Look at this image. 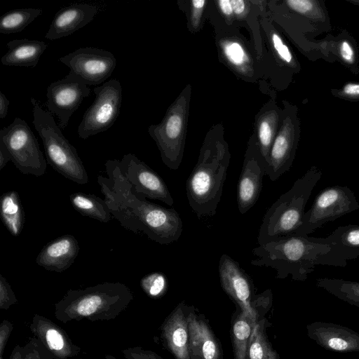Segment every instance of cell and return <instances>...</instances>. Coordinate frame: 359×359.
Segmentation results:
<instances>
[{"instance_id": "6da1fadb", "label": "cell", "mask_w": 359, "mask_h": 359, "mask_svg": "<svg viewBox=\"0 0 359 359\" xmlns=\"http://www.w3.org/2000/svg\"><path fill=\"white\" fill-rule=\"evenodd\" d=\"M107 176H97V183L112 215L125 229L145 234L161 245L177 241L183 222L174 208H166L137 194L126 179L120 160H107Z\"/></svg>"}, {"instance_id": "7a4b0ae2", "label": "cell", "mask_w": 359, "mask_h": 359, "mask_svg": "<svg viewBox=\"0 0 359 359\" xmlns=\"http://www.w3.org/2000/svg\"><path fill=\"white\" fill-rule=\"evenodd\" d=\"M252 252L257 258L250 264L274 269L278 279L290 275L294 280L304 281L318 265L344 267L347 264L331 245L305 235L281 236L259 245Z\"/></svg>"}, {"instance_id": "3957f363", "label": "cell", "mask_w": 359, "mask_h": 359, "mask_svg": "<svg viewBox=\"0 0 359 359\" xmlns=\"http://www.w3.org/2000/svg\"><path fill=\"white\" fill-rule=\"evenodd\" d=\"M230 157L223 136L215 133H208L198 161L186 182L189 205L198 218L215 215L222 195Z\"/></svg>"}, {"instance_id": "277c9868", "label": "cell", "mask_w": 359, "mask_h": 359, "mask_svg": "<svg viewBox=\"0 0 359 359\" xmlns=\"http://www.w3.org/2000/svg\"><path fill=\"white\" fill-rule=\"evenodd\" d=\"M133 299L130 289L119 282H105L83 289L69 290L54 305L60 322L111 320L118 317Z\"/></svg>"}, {"instance_id": "5b68a950", "label": "cell", "mask_w": 359, "mask_h": 359, "mask_svg": "<svg viewBox=\"0 0 359 359\" xmlns=\"http://www.w3.org/2000/svg\"><path fill=\"white\" fill-rule=\"evenodd\" d=\"M322 174L318 167L311 166L271 205L259 227V245L297 232L302 226L307 201Z\"/></svg>"}, {"instance_id": "8992f818", "label": "cell", "mask_w": 359, "mask_h": 359, "mask_svg": "<svg viewBox=\"0 0 359 359\" xmlns=\"http://www.w3.org/2000/svg\"><path fill=\"white\" fill-rule=\"evenodd\" d=\"M33 123L40 136L48 163L58 173L79 184L88 182L86 170L76 148L64 136L53 114L43 109L34 97Z\"/></svg>"}, {"instance_id": "52a82bcc", "label": "cell", "mask_w": 359, "mask_h": 359, "mask_svg": "<svg viewBox=\"0 0 359 359\" xmlns=\"http://www.w3.org/2000/svg\"><path fill=\"white\" fill-rule=\"evenodd\" d=\"M189 97V90H185L168 109L162 121L149 128L163 162L173 170L178 169L183 157Z\"/></svg>"}, {"instance_id": "ba28073f", "label": "cell", "mask_w": 359, "mask_h": 359, "mask_svg": "<svg viewBox=\"0 0 359 359\" xmlns=\"http://www.w3.org/2000/svg\"><path fill=\"white\" fill-rule=\"evenodd\" d=\"M0 140L7 147L11 161L25 175L40 177L46 173V161L38 140L28 124L16 117L0 130Z\"/></svg>"}, {"instance_id": "9c48e42d", "label": "cell", "mask_w": 359, "mask_h": 359, "mask_svg": "<svg viewBox=\"0 0 359 359\" xmlns=\"http://www.w3.org/2000/svg\"><path fill=\"white\" fill-rule=\"evenodd\" d=\"M358 209L359 203L350 188L339 185L326 187L316 196L295 234L309 236L325 224Z\"/></svg>"}, {"instance_id": "30bf717a", "label": "cell", "mask_w": 359, "mask_h": 359, "mask_svg": "<svg viewBox=\"0 0 359 359\" xmlns=\"http://www.w3.org/2000/svg\"><path fill=\"white\" fill-rule=\"evenodd\" d=\"M95 98L85 111L78 127V135L86 140L107 130L116 121L122 102V87L116 79H110L93 89Z\"/></svg>"}, {"instance_id": "8fae6325", "label": "cell", "mask_w": 359, "mask_h": 359, "mask_svg": "<svg viewBox=\"0 0 359 359\" xmlns=\"http://www.w3.org/2000/svg\"><path fill=\"white\" fill-rule=\"evenodd\" d=\"M300 136L297 107L285 102L276 135L266 161V173L274 182L288 171L294 161Z\"/></svg>"}, {"instance_id": "7c38bea8", "label": "cell", "mask_w": 359, "mask_h": 359, "mask_svg": "<svg viewBox=\"0 0 359 359\" xmlns=\"http://www.w3.org/2000/svg\"><path fill=\"white\" fill-rule=\"evenodd\" d=\"M90 93L88 86L71 72L65 78L48 86L46 106L50 114L58 118L57 125L60 129L67 127L72 115Z\"/></svg>"}, {"instance_id": "4fadbf2b", "label": "cell", "mask_w": 359, "mask_h": 359, "mask_svg": "<svg viewBox=\"0 0 359 359\" xmlns=\"http://www.w3.org/2000/svg\"><path fill=\"white\" fill-rule=\"evenodd\" d=\"M59 60L88 86L103 83L116 66V59L111 52L92 47L76 49Z\"/></svg>"}, {"instance_id": "5bb4252c", "label": "cell", "mask_w": 359, "mask_h": 359, "mask_svg": "<svg viewBox=\"0 0 359 359\" xmlns=\"http://www.w3.org/2000/svg\"><path fill=\"white\" fill-rule=\"evenodd\" d=\"M220 285L224 292L234 302L236 307L250 318L255 325L257 318L252 309L255 288L250 276L238 262L227 255H222L219 262Z\"/></svg>"}, {"instance_id": "9a60e30c", "label": "cell", "mask_w": 359, "mask_h": 359, "mask_svg": "<svg viewBox=\"0 0 359 359\" xmlns=\"http://www.w3.org/2000/svg\"><path fill=\"white\" fill-rule=\"evenodd\" d=\"M266 173V159L259 149L256 138L252 137L246 149L237 184V203L240 213H246L257 203Z\"/></svg>"}, {"instance_id": "2e32d148", "label": "cell", "mask_w": 359, "mask_h": 359, "mask_svg": "<svg viewBox=\"0 0 359 359\" xmlns=\"http://www.w3.org/2000/svg\"><path fill=\"white\" fill-rule=\"evenodd\" d=\"M120 165L134 191L147 198L161 201L168 205L174 203L163 180L144 162L133 154H125Z\"/></svg>"}, {"instance_id": "e0dca14e", "label": "cell", "mask_w": 359, "mask_h": 359, "mask_svg": "<svg viewBox=\"0 0 359 359\" xmlns=\"http://www.w3.org/2000/svg\"><path fill=\"white\" fill-rule=\"evenodd\" d=\"M29 329L53 359H72L80 353L81 348L73 342L67 333L45 316L34 315Z\"/></svg>"}, {"instance_id": "ac0fdd59", "label": "cell", "mask_w": 359, "mask_h": 359, "mask_svg": "<svg viewBox=\"0 0 359 359\" xmlns=\"http://www.w3.org/2000/svg\"><path fill=\"white\" fill-rule=\"evenodd\" d=\"M189 305L180 302L160 326V340L174 359H191L188 311Z\"/></svg>"}, {"instance_id": "d6986e66", "label": "cell", "mask_w": 359, "mask_h": 359, "mask_svg": "<svg viewBox=\"0 0 359 359\" xmlns=\"http://www.w3.org/2000/svg\"><path fill=\"white\" fill-rule=\"evenodd\" d=\"M191 359H223L222 346L208 320L189 305L188 311Z\"/></svg>"}, {"instance_id": "ffe728a7", "label": "cell", "mask_w": 359, "mask_h": 359, "mask_svg": "<svg viewBox=\"0 0 359 359\" xmlns=\"http://www.w3.org/2000/svg\"><path fill=\"white\" fill-rule=\"evenodd\" d=\"M310 339L321 347L335 351H359V333L330 323L314 322L306 326Z\"/></svg>"}, {"instance_id": "44dd1931", "label": "cell", "mask_w": 359, "mask_h": 359, "mask_svg": "<svg viewBox=\"0 0 359 359\" xmlns=\"http://www.w3.org/2000/svg\"><path fill=\"white\" fill-rule=\"evenodd\" d=\"M99 8L86 3H77L65 6L55 15L45 38L59 39L72 34L90 22Z\"/></svg>"}, {"instance_id": "7402d4cb", "label": "cell", "mask_w": 359, "mask_h": 359, "mask_svg": "<svg viewBox=\"0 0 359 359\" xmlns=\"http://www.w3.org/2000/svg\"><path fill=\"white\" fill-rule=\"evenodd\" d=\"M79 250L76 238L66 234L45 245L39 253L36 262L48 271L61 273L72 266Z\"/></svg>"}, {"instance_id": "603a6c76", "label": "cell", "mask_w": 359, "mask_h": 359, "mask_svg": "<svg viewBox=\"0 0 359 359\" xmlns=\"http://www.w3.org/2000/svg\"><path fill=\"white\" fill-rule=\"evenodd\" d=\"M7 53L1 62L6 66L35 67L48 45L35 39H13L6 44Z\"/></svg>"}, {"instance_id": "cb8c5ba5", "label": "cell", "mask_w": 359, "mask_h": 359, "mask_svg": "<svg viewBox=\"0 0 359 359\" xmlns=\"http://www.w3.org/2000/svg\"><path fill=\"white\" fill-rule=\"evenodd\" d=\"M317 238L319 241L331 245L346 261L359 257V225L341 226L327 237Z\"/></svg>"}, {"instance_id": "d4e9b609", "label": "cell", "mask_w": 359, "mask_h": 359, "mask_svg": "<svg viewBox=\"0 0 359 359\" xmlns=\"http://www.w3.org/2000/svg\"><path fill=\"white\" fill-rule=\"evenodd\" d=\"M0 217L11 235L18 236L20 234L25 223V212L17 191H10L2 194Z\"/></svg>"}, {"instance_id": "484cf974", "label": "cell", "mask_w": 359, "mask_h": 359, "mask_svg": "<svg viewBox=\"0 0 359 359\" xmlns=\"http://www.w3.org/2000/svg\"><path fill=\"white\" fill-rule=\"evenodd\" d=\"M254 327L250 318L236 307L231 317L230 332L234 359H248V346Z\"/></svg>"}, {"instance_id": "4316f807", "label": "cell", "mask_w": 359, "mask_h": 359, "mask_svg": "<svg viewBox=\"0 0 359 359\" xmlns=\"http://www.w3.org/2000/svg\"><path fill=\"white\" fill-rule=\"evenodd\" d=\"M281 115L282 111L277 107H270L258 118L256 140L266 161L278 132Z\"/></svg>"}, {"instance_id": "83f0119b", "label": "cell", "mask_w": 359, "mask_h": 359, "mask_svg": "<svg viewBox=\"0 0 359 359\" xmlns=\"http://www.w3.org/2000/svg\"><path fill=\"white\" fill-rule=\"evenodd\" d=\"M287 7L309 20L311 25L323 31L330 29V21L324 1L287 0Z\"/></svg>"}, {"instance_id": "f1b7e54d", "label": "cell", "mask_w": 359, "mask_h": 359, "mask_svg": "<svg viewBox=\"0 0 359 359\" xmlns=\"http://www.w3.org/2000/svg\"><path fill=\"white\" fill-rule=\"evenodd\" d=\"M72 206L82 215L107 223L111 219V213L104 199L95 194L76 192L69 196Z\"/></svg>"}, {"instance_id": "f546056e", "label": "cell", "mask_w": 359, "mask_h": 359, "mask_svg": "<svg viewBox=\"0 0 359 359\" xmlns=\"http://www.w3.org/2000/svg\"><path fill=\"white\" fill-rule=\"evenodd\" d=\"M271 325L265 317L257 322L250 339L248 359H280L266 334L267 328Z\"/></svg>"}, {"instance_id": "4dcf8cb0", "label": "cell", "mask_w": 359, "mask_h": 359, "mask_svg": "<svg viewBox=\"0 0 359 359\" xmlns=\"http://www.w3.org/2000/svg\"><path fill=\"white\" fill-rule=\"evenodd\" d=\"M316 286L351 305L359 307V282L341 278H319L316 280Z\"/></svg>"}, {"instance_id": "1f68e13d", "label": "cell", "mask_w": 359, "mask_h": 359, "mask_svg": "<svg viewBox=\"0 0 359 359\" xmlns=\"http://www.w3.org/2000/svg\"><path fill=\"white\" fill-rule=\"evenodd\" d=\"M43 11L39 8H17L9 11L0 18V33L16 34L25 29Z\"/></svg>"}, {"instance_id": "d6a6232c", "label": "cell", "mask_w": 359, "mask_h": 359, "mask_svg": "<svg viewBox=\"0 0 359 359\" xmlns=\"http://www.w3.org/2000/svg\"><path fill=\"white\" fill-rule=\"evenodd\" d=\"M334 43L338 59L353 74H357L359 71V56L353 39L348 34L341 32Z\"/></svg>"}, {"instance_id": "836d02e7", "label": "cell", "mask_w": 359, "mask_h": 359, "mask_svg": "<svg viewBox=\"0 0 359 359\" xmlns=\"http://www.w3.org/2000/svg\"><path fill=\"white\" fill-rule=\"evenodd\" d=\"M222 53L228 62L239 72H247L250 58L243 46L237 40H223L221 42Z\"/></svg>"}, {"instance_id": "e575fe53", "label": "cell", "mask_w": 359, "mask_h": 359, "mask_svg": "<svg viewBox=\"0 0 359 359\" xmlns=\"http://www.w3.org/2000/svg\"><path fill=\"white\" fill-rule=\"evenodd\" d=\"M8 359H53L43 344L35 337H29L24 346L17 344Z\"/></svg>"}, {"instance_id": "d590c367", "label": "cell", "mask_w": 359, "mask_h": 359, "mask_svg": "<svg viewBox=\"0 0 359 359\" xmlns=\"http://www.w3.org/2000/svg\"><path fill=\"white\" fill-rule=\"evenodd\" d=\"M140 285L147 296L156 299L166 292L168 281L162 273L154 272L144 276L140 281Z\"/></svg>"}, {"instance_id": "8d00e7d4", "label": "cell", "mask_w": 359, "mask_h": 359, "mask_svg": "<svg viewBox=\"0 0 359 359\" xmlns=\"http://www.w3.org/2000/svg\"><path fill=\"white\" fill-rule=\"evenodd\" d=\"M271 40L273 49L280 60L290 67L293 69L299 68L298 63L292 52L282 37L278 33L272 32Z\"/></svg>"}, {"instance_id": "74e56055", "label": "cell", "mask_w": 359, "mask_h": 359, "mask_svg": "<svg viewBox=\"0 0 359 359\" xmlns=\"http://www.w3.org/2000/svg\"><path fill=\"white\" fill-rule=\"evenodd\" d=\"M18 299L7 280L0 274V309L8 310L18 304Z\"/></svg>"}, {"instance_id": "f35d334b", "label": "cell", "mask_w": 359, "mask_h": 359, "mask_svg": "<svg viewBox=\"0 0 359 359\" xmlns=\"http://www.w3.org/2000/svg\"><path fill=\"white\" fill-rule=\"evenodd\" d=\"M334 96L348 101H359V82L346 83L341 88L332 90Z\"/></svg>"}, {"instance_id": "ab89813d", "label": "cell", "mask_w": 359, "mask_h": 359, "mask_svg": "<svg viewBox=\"0 0 359 359\" xmlns=\"http://www.w3.org/2000/svg\"><path fill=\"white\" fill-rule=\"evenodd\" d=\"M121 353L125 359H163L156 353L141 347L128 348L122 350Z\"/></svg>"}, {"instance_id": "60d3db41", "label": "cell", "mask_w": 359, "mask_h": 359, "mask_svg": "<svg viewBox=\"0 0 359 359\" xmlns=\"http://www.w3.org/2000/svg\"><path fill=\"white\" fill-rule=\"evenodd\" d=\"M205 0H193L191 1V23L194 29H197L201 23V16L205 7Z\"/></svg>"}, {"instance_id": "b9f144b4", "label": "cell", "mask_w": 359, "mask_h": 359, "mask_svg": "<svg viewBox=\"0 0 359 359\" xmlns=\"http://www.w3.org/2000/svg\"><path fill=\"white\" fill-rule=\"evenodd\" d=\"M13 330V325L8 320H3L0 324V359L3 355L8 340Z\"/></svg>"}, {"instance_id": "7bdbcfd3", "label": "cell", "mask_w": 359, "mask_h": 359, "mask_svg": "<svg viewBox=\"0 0 359 359\" xmlns=\"http://www.w3.org/2000/svg\"><path fill=\"white\" fill-rule=\"evenodd\" d=\"M233 15H243L247 10V2L243 0H231Z\"/></svg>"}, {"instance_id": "ee69618b", "label": "cell", "mask_w": 359, "mask_h": 359, "mask_svg": "<svg viewBox=\"0 0 359 359\" xmlns=\"http://www.w3.org/2000/svg\"><path fill=\"white\" fill-rule=\"evenodd\" d=\"M11 161V156L4 143L0 140V171Z\"/></svg>"}, {"instance_id": "f6af8a7d", "label": "cell", "mask_w": 359, "mask_h": 359, "mask_svg": "<svg viewBox=\"0 0 359 359\" xmlns=\"http://www.w3.org/2000/svg\"><path fill=\"white\" fill-rule=\"evenodd\" d=\"M217 3L220 11L224 16L231 17L233 15L231 0H219Z\"/></svg>"}, {"instance_id": "bcb514c9", "label": "cell", "mask_w": 359, "mask_h": 359, "mask_svg": "<svg viewBox=\"0 0 359 359\" xmlns=\"http://www.w3.org/2000/svg\"><path fill=\"white\" fill-rule=\"evenodd\" d=\"M10 104V101L6 97V95L3 93V92H0V118L1 119L6 118L8 114V105Z\"/></svg>"}, {"instance_id": "7dc6e473", "label": "cell", "mask_w": 359, "mask_h": 359, "mask_svg": "<svg viewBox=\"0 0 359 359\" xmlns=\"http://www.w3.org/2000/svg\"><path fill=\"white\" fill-rule=\"evenodd\" d=\"M347 1L355 6H359V0H347Z\"/></svg>"}, {"instance_id": "c3c4849f", "label": "cell", "mask_w": 359, "mask_h": 359, "mask_svg": "<svg viewBox=\"0 0 359 359\" xmlns=\"http://www.w3.org/2000/svg\"><path fill=\"white\" fill-rule=\"evenodd\" d=\"M104 359H118V358L111 354H107L104 356Z\"/></svg>"}]
</instances>
